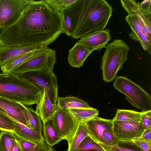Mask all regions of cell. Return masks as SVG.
<instances>
[{
  "mask_svg": "<svg viewBox=\"0 0 151 151\" xmlns=\"http://www.w3.org/2000/svg\"><path fill=\"white\" fill-rule=\"evenodd\" d=\"M64 33L60 11L47 0H29L19 19L0 29V46H43Z\"/></svg>",
  "mask_w": 151,
  "mask_h": 151,
  "instance_id": "cell-1",
  "label": "cell"
},
{
  "mask_svg": "<svg viewBox=\"0 0 151 151\" xmlns=\"http://www.w3.org/2000/svg\"><path fill=\"white\" fill-rule=\"evenodd\" d=\"M67 8L71 19V37L75 39L104 30L113 12L105 0H76Z\"/></svg>",
  "mask_w": 151,
  "mask_h": 151,
  "instance_id": "cell-2",
  "label": "cell"
},
{
  "mask_svg": "<svg viewBox=\"0 0 151 151\" xmlns=\"http://www.w3.org/2000/svg\"><path fill=\"white\" fill-rule=\"evenodd\" d=\"M43 91L18 76L0 73V97L29 106L38 103Z\"/></svg>",
  "mask_w": 151,
  "mask_h": 151,
  "instance_id": "cell-3",
  "label": "cell"
},
{
  "mask_svg": "<svg viewBox=\"0 0 151 151\" xmlns=\"http://www.w3.org/2000/svg\"><path fill=\"white\" fill-rule=\"evenodd\" d=\"M102 56L100 68L103 79L106 82L112 81L127 60L129 47L122 40L116 39L108 44Z\"/></svg>",
  "mask_w": 151,
  "mask_h": 151,
  "instance_id": "cell-4",
  "label": "cell"
},
{
  "mask_svg": "<svg viewBox=\"0 0 151 151\" xmlns=\"http://www.w3.org/2000/svg\"><path fill=\"white\" fill-rule=\"evenodd\" d=\"M113 86L127 96L134 107L142 111L151 110V96L139 85L125 76H120L115 78Z\"/></svg>",
  "mask_w": 151,
  "mask_h": 151,
  "instance_id": "cell-5",
  "label": "cell"
},
{
  "mask_svg": "<svg viewBox=\"0 0 151 151\" xmlns=\"http://www.w3.org/2000/svg\"><path fill=\"white\" fill-rule=\"evenodd\" d=\"M56 61L55 51L47 46L38 50L9 73L19 76L24 73L31 71H53Z\"/></svg>",
  "mask_w": 151,
  "mask_h": 151,
  "instance_id": "cell-6",
  "label": "cell"
},
{
  "mask_svg": "<svg viewBox=\"0 0 151 151\" xmlns=\"http://www.w3.org/2000/svg\"><path fill=\"white\" fill-rule=\"evenodd\" d=\"M43 91L45 90L52 102L57 104L58 97L57 77L53 71H31L18 76Z\"/></svg>",
  "mask_w": 151,
  "mask_h": 151,
  "instance_id": "cell-7",
  "label": "cell"
},
{
  "mask_svg": "<svg viewBox=\"0 0 151 151\" xmlns=\"http://www.w3.org/2000/svg\"><path fill=\"white\" fill-rule=\"evenodd\" d=\"M29 0H0V29L7 28L20 18Z\"/></svg>",
  "mask_w": 151,
  "mask_h": 151,
  "instance_id": "cell-8",
  "label": "cell"
},
{
  "mask_svg": "<svg viewBox=\"0 0 151 151\" xmlns=\"http://www.w3.org/2000/svg\"><path fill=\"white\" fill-rule=\"evenodd\" d=\"M51 120L59 135L67 142L73 135L79 122L68 110L58 106Z\"/></svg>",
  "mask_w": 151,
  "mask_h": 151,
  "instance_id": "cell-9",
  "label": "cell"
},
{
  "mask_svg": "<svg viewBox=\"0 0 151 151\" xmlns=\"http://www.w3.org/2000/svg\"><path fill=\"white\" fill-rule=\"evenodd\" d=\"M113 130L119 140L125 141L140 138L145 130L139 122L116 120H113Z\"/></svg>",
  "mask_w": 151,
  "mask_h": 151,
  "instance_id": "cell-10",
  "label": "cell"
},
{
  "mask_svg": "<svg viewBox=\"0 0 151 151\" xmlns=\"http://www.w3.org/2000/svg\"><path fill=\"white\" fill-rule=\"evenodd\" d=\"M0 108L11 117L29 127L27 114L22 104L0 97Z\"/></svg>",
  "mask_w": 151,
  "mask_h": 151,
  "instance_id": "cell-11",
  "label": "cell"
},
{
  "mask_svg": "<svg viewBox=\"0 0 151 151\" xmlns=\"http://www.w3.org/2000/svg\"><path fill=\"white\" fill-rule=\"evenodd\" d=\"M0 114L12 120L14 126L13 133L18 138L29 141L37 144L45 143L43 135L31 127L23 124L11 117L0 109Z\"/></svg>",
  "mask_w": 151,
  "mask_h": 151,
  "instance_id": "cell-12",
  "label": "cell"
},
{
  "mask_svg": "<svg viewBox=\"0 0 151 151\" xmlns=\"http://www.w3.org/2000/svg\"><path fill=\"white\" fill-rule=\"evenodd\" d=\"M111 39L109 30L106 29L96 32L81 39L78 42L93 51H100L106 45Z\"/></svg>",
  "mask_w": 151,
  "mask_h": 151,
  "instance_id": "cell-13",
  "label": "cell"
},
{
  "mask_svg": "<svg viewBox=\"0 0 151 151\" xmlns=\"http://www.w3.org/2000/svg\"><path fill=\"white\" fill-rule=\"evenodd\" d=\"M125 19L132 30L129 36L134 40L139 42L144 50L147 51L151 55V38L144 32L137 17L134 15L128 14Z\"/></svg>",
  "mask_w": 151,
  "mask_h": 151,
  "instance_id": "cell-14",
  "label": "cell"
},
{
  "mask_svg": "<svg viewBox=\"0 0 151 151\" xmlns=\"http://www.w3.org/2000/svg\"><path fill=\"white\" fill-rule=\"evenodd\" d=\"M91 136L97 142L102 144V136L104 131L113 127V120L98 116L85 122Z\"/></svg>",
  "mask_w": 151,
  "mask_h": 151,
  "instance_id": "cell-15",
  "label": "cell"
},
{
  "mask_svg": "<svg viewBox=\"0 0 151 151\" xmlns=\"http://www.w3.org/2000/svg\"><path fill=\"white\" fill-rule=\"evenodd\" d=\"M121 4L128 15H133L137 18L145 34L151 38V23L139 10L138 3L134 0H121Z\"/></svg>",
  "mask_w": 151,
  "mask_h": 151,
  "instance_id": "cell-16",
  "label": "cell"
},
{
  "mask_svg": "<svg viewBox=\"0 0 151 151\" xmlns=\"http://www.w3.org/2000/svg\"><path fill=\"white\" fill-rule=\"evenodd\" d=\"M46 46H0V67L9 60L22 54L38 50Z\"/></svg>",
  "mask_w": 151,
  "mask_h": 151,
  "instance_id": "cell-17",
  "label": "cell"
},
{
  "mask_svg": "<svg viewBox=\"0 0 151 151\" xmlns=\"http://www.w3.org/2000/svg\"><path fill=\"white\" fill-rule=\"evenodd\" d=\"M92 51L82 44L77 42L68 51V61L73 68L82 66Z\"/></svg>",
  "mask_w": 151,
  "mask_h": 151,
  "instance_id": "cell-18",
  "label": "cell"
},
{
  "mask_svg": "<svg viewBox=\"0 0 151 151\" xmlns=\"http://www.w3.org/2000/svg\"><path fill=\"white\" fill-rule=\"evenodd\" d=\"M36 104L35 111L43 123L52 119L57 108V104L52 102L45 90H43L42 95Z\"/></svg>",
  "mask_w": 151,
  "mask_h": 151,
  "instance_id": "cell-19",
  "label": "cell"
},
{
  "mask_svg": "<svg viewBox=\"0 0 151 151\" xmlns=\"http://www.w3.org/2000/svg\"><path fill=\"white\" fill-rule=\"evenodd\" d=\"M57 105L60 109L68 110L70 109L90 108V106L85 101L77 97L72 96L58 97Z\"/></svg>",
  "mask_w": 151,
  "mask_h": 151,
  "instance_id": "cell-20",
  "label": "cell"
},
{
  "mask_svg": "<svg viewBox=\"0 0 151 151\" xmlns=\"http://www.w3.org/2000/svg\"><path fill=\"white\" fill-rule=\"evenodd\" d=\"M90 134L85 122H79L73 135L68 142L67 151H76L77 149L83 139Z\"/></svg>",
  "mask_w": 151,
  "mask_h": 151,
  "instance_id": "cell-21",
  "label": "cell"
},
{
  "mask_svg": "<svg viewBox=\"0 0 151 151\" xmlns=\"http://www.w3.org/2000/svg\"><path fill=\"white\" fill-rule=\"evenodd\" d=\"M42 131L45 142L50 146L53 147L63 140L59 135L51 119L43 123Z\"/></svg>",
  "mask_w": 151,
  "mask_h": 151,
  "instance_id": "cell-22",
  "label": "cell"
},
{
  "mask_svg": "<svg viewBox=\"0 0 151 151\" xmlns=\"http://www.w3.org/2000/svg\"><path fill=\"white\" fill-rule=\"evenodd\" d=\"M39 50L22 54L6 62L0 67V70L2 72V73H9L14 68L34 55Z\"/></svg>",
  "mask_w": 151,
  "mask_h": 151,
  "instance_id": "cell-23",
  "label": "cell"
},
{
  "mask_svg": "<svg viewBox=\"0 0 151 151\" xmlns=\"http://www.w3.org/2000/svg\"><path fill=\"white\" fill-rule=\"evenodd\" d=\"M146 111L138 112L130 110L118 109L112 120L124 122H139L142 116Z\"/></svg>",
  "mask_w": 151,
  "mask_h": 151,
  "instance_id": "cell-24",
  "label": "cell"
},
{
  "mask_svg": "<svg viewBox=\"0 0 151 151\" xmlns=\"http://www.w3.org/2000/svg\"><path fill=\"white\" fill-rule=\"evenodd\" d=\"M79 122H85L98 116L99 112L96 109L90 108L72 109L68 110Z\"/></svg>",
  "mask_w": 151,
  "mask_h": 151,
  "instance_id": "cell-25",
  "label": "cell"
},
{
  "mask_svg": "<svg viewBox=\"0 0 151 151\" xmlns=\"http://www.w3.org/2000/svg\"><path fill=\"white\" fill-rule=\"evenodd\" d=\"M22 105L26 110L29 127L39 134L42 135L43 124L40 116L32 108L22 104Z\"/></svg>",
  "mask_w": 151,
  "mask_h": 151,
  "instance_id": "cell-26",
  "label": "cell"
},
{
  "mask_svg": "<svg viewBox=\"0 0 151 151\" xmlns=\"http://www.w3.org/2000/svg\"><path fill=\"white\" fill-rule=\"evenodd\" d=\"M104 147L106 151H143L132 141L119 140L112 146L104 145Z\"/></svg>",
  "mask_w": 151,
  "mask_h": 151,
  "instance_id": "cell-27",
  "label": "cell"
},
{
  "mask_svg": "<svg viewBox=\"0 0 151 151\" xmlns=\"http://www.w3.org/2000/svg\"><path fill=\"white\" fill-rule=\"evenodd\" d=\"M17 138L13 133L1 131L0 132V151H12L13 142Z\"/></svg>",
  "mask_w": 151,
  "mask_h": 151,
  "instance_id": "cell-28",
  "label": "cell"
},
{
  "mask_svg": "<svg viewBox=\"0 0 151 151\" xmlns=\"http://www.w3.org/2000/svg\"><path fill=\"white\" fill-rule=\"evenodd\" d=\"M91 149L106 151L104 145L97 142L90 135L86 136L83 139L78 147L76 151H84Z\"/></svg>",
  "mask_w": 151,
  "mask_h": 151,
  "instance_id": "cell-29",
  "label": "cell"
},
{
  "mask_svg": "<svg viewBox=\"0 0 151 151\" xmlns=\"http://www.w3.org/2000/svg\"><path fill=\"white\" fill-rule=\"evenodd\" d=\"M119 141L114 133L113 127L104 131L102 136L103 145L111 147L116 144Z\"/></svg>",
  "mask_w": 151,
  "mask_h": 151,
  "instance_id": "cell-30",
  "label": "cell"
},
{
  "mask_svg": "<svg viewBox=\"0 0 151 151\" xmlns=\"http://www.w3.org/2000/svg\"><path fill=\"white\" fill-rule=\"evenodd\" d=\"M62 18L64 33L71 36V22L69 11L67 8L61 11Z\"/></svg>",
  "mask_w": 151,
  "mask_h": 151,
  "instance_id": "cell-31",
  "label": "cell"
},
{
  "mask_svg": "<svg viewBox=\"0 0 151 151\" xmlns=\"http://www.w3.org/2000/svg\"><path fill=\"white\" fill-rule=\"evenodd\" d=\"M14 128L12 121L0 114V130L13 133Z\"/></svg>",
  "mask_w": 151,
  "mask_h": 151,
  "instance_id": "cell-32",
  "label": "cell"
},
{
  "mask_svg": "<svg viewBox=\"0 0 151 151\" xmlns=\"http://www.w3.org/2000/svg\"><path fill=\"white\" fill-rule=\"evenodd\" d=\"M151 0H146L141 3H138L139 10L150 21L151 16Z\"/></svg>",
  "mask_w": 151,
  "mask_h": 151,
  "instance_id": "cell-33",
  "label": "cell"
},
{
  "mask_svg": "<svg viewBox=\"0 0 151 151\" xmlns=\"http://www.w3.org/2000/svg\"><path fill=\"white\" fill-rule=\"evenodd\" d=\"M50 3L61 11L75 2L76 0H47Z\"/></svg>",
  "mask_w": 151,
  "mask_h": 151,
  "instance_id": "cell-34",
  "label": "cell"
},
{
  "mask_svg": "<svg viewBox=\"0 0 151 151\" xmlns=\"http://www.w3.org/2000/svg\"><path fill=\"white\" fill-rule=\"evenodd\" d=\"M17 139L21 151H32L38 144L23 139L17 138Z\"/></svg>",
  "mask_w": 151,
  "mask_h": 151,
  "instance_id": "cell-35",
  "label": "cell"
},
{
  "mask_svg": "<svg viewBox=\"0 0 151 151\" xmlns=\"http://www.w3.org/2000/svg\"><path fill=\"white\" fill-rule=\"evenodd\" d=\"M139 122L145 130L151 128V110L146 111Z\"/></svg>",
  "mask_w": 151,
  "mask_h": 151,
  "instance_id": "cell-36",
  "label": "cell"
},
{
  "mask_svg": "<svg viewBox=\"0 0 151 151\" xmlns=\"http://www.w3.org/2000/svg\"><path fill=\"white\" fill-rule=\"evenodd\" d=\"M143 151H151V142L144 140L140 138L132 140Z\"/></svg>",
  "mask_w": 151,
  "mask_h": 151,
  "instance_id": "cell-37",
  "label": "cell"
},
{
  "mask_svg": "<svg viewBox=\"0 0 151 151\" xmlns=\"http://www.w3.org/2000/svg\"><path fill=\"white\" fill-rule=\"evenodd\" d=\"M32 151H55V150L53 147L45 143L43 144H37L36 147Z\"/></svg>",
  "mask_w": 151,
  "mask_h": 151,
  "instance_id": "cell-38",
  "label": "cell"
},
{
  "mask_svg": "<svg viewBox=\"0 0 151 151\" xmlns=\"http://www.w3.org/2000/svg\"><path fill=\"white\" fill-rule=\"evenodd\" d=\"M151 128L145 130L140 137L146 141L151 142Z\"/></svg>",
  "mask_w": 151,
  "mask_h": 151,
  "instance_id": "cell-39",
  "label": "cell"
},
{
  "mask_svg": "<svg viewBox=\"0 0 151 151\" xmlns=\"http://www.w3.org/2000/svg\"><path fill=\"white\" fill-rule=\"evenodd\" d=\"M17 139V138L14 140L13 142L12 151H21Z\"/></svg>",
  "mask_w": 151,
  "mask_h": 151,
  "instance_id": "cell-40",
  "label": "cell"
},
{
  "mask_svg": "<svg viewBox=\"0 0 151 151\" xmlns=\"http://www.w3.org/2000/svg\"><path fill=\"white\" fill-rule=\"evenodd\" d=\"M84 151H101L100 150H99L96 149H91L89 150H86Z\"/></svg>",
  "mask_w": 151,
  "mask_h": 151,
  "instance_id": "cell-41",
  "label": "cell"
},
{
  "mask_svg": "<svg viewBox=\"0 0 151 151\" xmlns=\"http://www.w3.org/2000/svg\"><path fill=\"white\" fill-rule=\"evenodd\" d=\"M0 131H1V130H0Z\"/></svg>",
  "mask_w": 151,
  "mask_h": 151,
  "instance_id": "cell-42",
  "label": "cell"
}]
</instances>
